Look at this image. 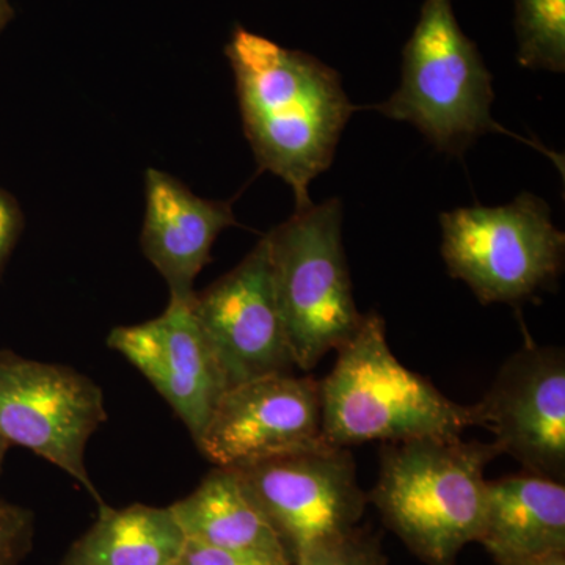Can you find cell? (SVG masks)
<instances>
[{
    "label": "cell",
    "mask_w": 565,
    "mask_h": 565,
    "mask_svg": "<svg viewBox=\"0 0 565 565\" xmlns=\"http://www.w3.org/2000/svg\"><path fill=\"white\" fill-rule=\"evenodd\" d=\"M244 132L259 169L292 189L296 210L313 204L310 184L332 166L353 111L340 73L237 25L225 46Z\"/></svg>",
    "instance_id": "1"
},
{
    "label": "cell",
    "mask_w": 565,
    "mask_h": 565,
    "mask_svg": "<svg viewBox=\"0 0 565 565\" xmlns=\"http://www.w3.org/2000/svg\"><path fill=\"white\" fill-rule=\"evenodd\" d=\"M503 455L492 441L460 437L385 444L381 476L367 494L385 525L427 565H456L484 525L487 465Z\"/></svg>",
    "instance_id": "2"
},
{
    "label": "cell",
    "mask_w": 565,
    "mask_h": 565,
    "mask_svg": "<svg viewBox=\"0 0 565 565\" xmlns=\"http://www.w3.org/2000/svg\"><path fill=\"white\" fill-rule=\"evenodd\" d=\"M321 381L322 438L349 448L370 441L460 437L478 426L475 405H460L393 355L385 321L363 316Z\"/></svg>",
    "instance_id": "3"
},
{
    "label": "cell",
    "mask_w": 565,
    "mask_h": 565,
    "mask_svg": "<svg viewBox=\"0 0 565 565\" xmlns=\"http://www.w3.org/2000/svg\"><path fill=\"white\" fill-rule=\"evenodd\" d=\"M493 76L457 21L452 0H424L403 51V77L371 109L414 125L437 150L462 156L479 137L504 132L492 118Z\"/></svg>",
    "instance_id": "4"
},
{
    "label": "cell",
    "mask_w": 565,
    "mask_h": 565,
    "mask_svg": "<svg viewBox=\"0 0 565 565\" xmlns=\"http://www.w3.org/2000/svg\"><path fill=\"white\" fill-rule=\"evenodd\" d=\"M343 203L338 199L294 211L266 234L275 296L294 364L313 370L359 330L343 247Z\"/></svg>",
    "instance_id": "5"
},
{
    "label": "cell",
    "mask_w": 565,
    "mask_h": 565,
    "mask_svg": "<svg viewBox=\"0 0 565 565\" xmlns=\"http://www.w3.org/2000/svg\"><path fill=\"white\" fill-rule=\"evenodd\" d=\"M446 267L482 305H520L556 288L565 234L548 204L523 192L503 206L457 207L440 215Z\"/></svg>",
    "instance_id": "6"
},
{
    "label": "cell",
    "mask_w": 565,
    "mask_h": 565,
    "mask_svg": "<svg viewBox=\"0 0 565 565\" xmlns=\"http://www.w3.org/2000/svg\"><path fill=\"white\" fill-rule=\"evenodd\" d=\"M106 419L103 390L87 375L0 351V437L61 468L98 505L85 451Z\"/></svg>",
    "instance_id": "7"
},
{
    "label": "cell",
    "mask_w": 565,
    "mask_h": 565,
    "mask_svg": "<svg viewBox=\"0 0 565 565\" xmlns=\"http://www.w3.org/2000/svg\"><path fill=\"white\" fill-rule=\"evenodd\" d=\"M233 470L277 531L292 565L355 531L366 508L351 452L326 441Z\"/></svg>",
    "instance_id": "8"
},
{
    "label": "cell",
    "mask_w": 565,
    "mask_h": 565,
    "mask_svg": "<svg viewBox=\"0 0 565 565\" xmlns=\"http://www.w3.org/2000/svg\"><path fill=\"white\" fill-rule=\"evenodd\" d=\"M192 310L228 390L253 379L289 374L296 366L275 296L266 236L232 273L195 292Z\"/></svg>",
    "instance_id": "9"
},
{
    "label": "cell",
    "mask_w": 565,
    "mask_h": 565,
    "mask_svg": "<svg viewBox=\"0 0 565 565\" xmlns=\"http://www.w3.org/2000/svg\"><path fill=\"white\" fill-rule=\"evenodd\" d=\"M321 444V382L291 373L226 390L195 441L222 468H243Z\"/></svg>",
    "instance_id": "10"
},
{
    "label": "cell",
    "mask_w": 565,
    "mask_h": 565,
    "mask_svg": "<svg viewBox=\"0 0 565 565\" xmlns=\"http://www.w3.org/2000/svg\"><path fill=\"white\" fill-rule=\"evenodd\" d=\"M478 426L525 467L526 473L564 482L565 356L563 349L530 345L501 367L476 404Z\"/></svg>",
    "instance_id": "11"
},
{
    "label": "cell",
    "mask_w": 565,
    "mask_h": 565,
    "mask_svg": "<svg viewBox=\"0 0 565 565\" xmlns=\"http://www.w3.org/2000/svg\"><path fill=\"white\" fill-rule=\"evenodd\" d=\"M107 345L154 386L195 444L228 384L192 302L169 299L158 318L115 327Z\"/></svg>",
    "instance_id": "12"
},
{
    "label": "cell",
    "mask_w": 565,
    "mask_h": 565,
    "mask_svg": "<svg viewBox=\"0 0 565 565\" xmlns=\"http://www.w3.org/2000/svg\"><path fill=\"white\" fill-rule=\"evenodd\" d=\"M145 202L141 252L166 280L169 299L192 302L212 245L223 230L237 225L232 203L202 199L158 169L145 173Z\"/></svg>",
    "instance_id": "13"
},
{
    "label": "cell",
    "mask_w": 565,
    "mask_h": 565,
    "mask_svg": "<svg viewBox=\"0 0 565 565\" xmlns=\"http://www.w3.org/2000/svg\"><path fill=\"white\" fill-rule=\"evenodd\" d=\"M478 542L498 565L565 553L564 482L531 473L487 481Z\"/></svg>",
    "instance_id": "14"
},
{
    "label": "cell",
    "mask_w": 565,
    "mask_h": 565,
    "mask_svg": "<svg viewBox=\"0 0 565 565\" xmlns=\"http://www.w3.org/2000/svg\"><path fill=\"white\" fill-rule=\"evenodd\" d=\"M170 509L188 541L291 561L233 468L215 467L202 484Z\"/></svg>",
    "instance_id": "15"
},
{
    "label": "cell",
    "mask_w": 565,
    "mask_h": 565,
    "mask_svg": "<svg viewBox=\"0 0 565 565\" xmlns=\"http://www.w3.org/2000/svg\"><path fill=\"white\" fill-rule=\"evenodd\" d=\"M188 539L170 505H98V519L61 565H174Z\"/></svg>",
    "instance_id": "16"
},
{
    "label": "cell",
    "mask_w": 565,
    "mask_h": 565,
    "mask_svg": "<svg viewBox=\"0 0 565 565\" xmlns=\"http://www.w3.org/2000/svg\"><path fill=\"white\" fill-rule=\"evenodd\" d=\"M516 62L527 70L565 71V0H514Z\"/></svg>",
    "instance_id": "17"
},
{
    "label": "cell",
    "mask_w": 565,
    "mask_h": 565,
    "mask_svg": "<svg viewBox=\"0 0 565 565\" xmlns=\"http://www.w3.org/2000/svg\"><path fill=\"white\" fill-rule=\"evenodd\" d=\"M382 546L373 535L362 533L356 527L351 534L318 546L299 557L294 565H385Z\"/></svg>",
    "instance_id": "18"
},
{
    "label": "cell",
    "mask_w": 565,
    "mask_h": 565,
    "mask_svg": "<svg viewBox=\"0 0 565 565\" xmlns=\"http://www.w3.org/2000/svg\"><path fill=\"white\" fill-rule=\"evenodd\" d=\"M35 519L29 509L0 500V565H21L31 553Z\"/></svg>",
    "instance_id": "19"
},
{
    "label": "cell",
    "mask_w": 565,
    "mask_h": 565,
    "mask_svg": "<svg viewBox=\"0 0 565 565\" xmlns=\"http://www.w3.org/2000/svg\"><path fill=\"white\" fill-rule=\"evenodd\" d=\"M174 565H292L291 561L278 559L256 553L236 552L185 541L180 557Z\"/></svg>",
    "instance_id": "20"
},
{
    "label": "cell",
    "mask_w": 565,
    "mask_h": 565,
    "mask_svg": "<svg viewBox=\"0 0 565 565\" xmlns=\"http://www.w3.org/2000/svg\"><path fill=\"white\" fill-rule=\"evenodd\" d=\"M24 228V214L18 200L0 189V274L9 262Z\"/></svg>",
    "instance_id": "21"
},
{
    "label": "cell",
    "mask_w": 565,
    "mask_h": 565,
    "mask_svg": "<svg viewBox=\"0 0 565 565\" xmlns=\"http://www.w3.org/2000/svg\"><path fill=\"white\" fill-rule=\"evenodd\" d=\"M500 565H565V553H552V555L505 561V563Z\"/></svg>",
    "instance_id": "22"
},
{
    "label": "cell",
    "mask_w": 565,
    "mask_h": 565,
    "mask_svg": "<svg viewBox=\"0 0 565 565\" xmlns=\"http://www.w3.org/2000/svg\"><path fill=\"white\" fill-rule=\"evenodd\" d=\"M14 18L13 6H11L10 0H0V32L10 24L11 20Z\"/></svg>",
    "instance_id": "23"
},
{
    "label": "cell",
    "mask_w": 565,
    "mask_h": 565,
    "mask_svg": "<svg viewBox=\"0 0 565 565\" xmlns=\"http://www.w3.org/2000/svg\"><path fill=\"white\" fill-rule=\"evenodd\" d=\"M10 445L0 437V475H2L3 462H6L7 451H9Z\"/></svg>",
    "instance_id": "24"
}]
</instances>
